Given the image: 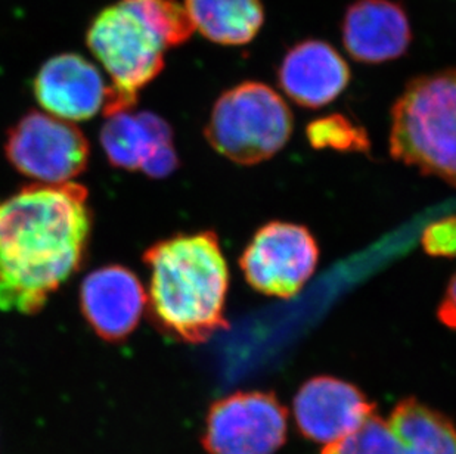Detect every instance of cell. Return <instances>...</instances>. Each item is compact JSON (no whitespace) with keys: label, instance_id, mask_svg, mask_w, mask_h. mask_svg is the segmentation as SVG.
Instances as JSON below:
<instances>
[{"label":"cell","instance_id":"obj_1","mask_svg":"<svg viewBox=\"0 0 456 454\" xmlns=\"http://www.w3.org/2000/svg\"><path fill=\"white\" fill-rule=\"evenodd\" d=\"M82 184H30L0 199V312L31 316L77 273L91 240Z\"/></svg>","mask_w":456,"mask_h":454},{"label":"cell","instance_id":"obj_2","mask_svg":"<svg viewBox=\"0 0 456 454\" xmlns=\"http://www.w3.org/2000/svg\"><path fill=\"white\" fill-rule=\"evenodd\" d=\"M143 263L150 271L147 307L164 334L201 344L228 329L229 269L215 231L159 240L143 254Z\"/></svg>","mask_w":456,"mask_h":454},{"label":"cell","instance_id":"obj_3","mask_svg":"<svg viewBox=\"0 0 456 454\" xmlns=\"http://www.w3.org/2000/svg\"><path fill=\"white\" fill-rule=\"evenodd\" d=\"M390 154L456 188V67L406 85L392 108Z\"/></svg>","mask_w":456,"mask_h":454},{"label":"cell","instance_id":"obj_4","mask_svg":"<svg viewBox=\"0 0 456 454\" xmlns=\"http://www.w3.org/2000/svg\"><path fill=\"white\" fill-rule=\"evenodd\" d=\"M86 42L110 77L103 116L134 109L141 91L163 71L170 49L163 36L126 0L94 18Z\"/></svg>","mask_w":456,"mask_h":454},{"label":"cell","instance_id":"obj_5","mask_svg":"<svg viewBox=\"0 0 456 454\" xmlns=\"http://www.w3.org/2000/svg\"><path fill=\"white\" fill-rule=\"evenodd\" d=\"M294 117L280 93L244 82L220 94L207 123V141L224 158L254 166L275 157L293 134Z\"/></svg>","mask_w":456,"mask_h":454},{"label":"cell","instance_id":"obj_6","mask_svg":"<svg viewBox=\"0 0 456 454\" xmlns=\"http://www.w3.org/2000/svg\"><path fill=\"white\" fill-rule=\"evenodd\" d=\"M4 154L22 176L42 184L69 183L86 170L89 142L69 121L30 111L9 129Z\"/></svg>","mask_w":456,"mask_h":454},{"label":"cell","instance_id":"obj_7","mask_svg":"<svg viewBox=\"0 0 456 454\" xmlns=\"http://www.w3.org/2000/svg\"><path fill=\"white\" fill-rule=\"evenodd\" d=\"M318 260V244L307 227L271 222L254 233L240 267L254 291L289 300L302 291Z\"/></svg>","mask_w":456,"mask_h":454},{"label":"cell","instance_id":"obj_8","mask_svg":"<svg viewBox=\"0 0 456 454\" xmlns=\"http://www.w3.org/2000/svg\"><path fill=\"white\" fill-rule=\"evenodd\" d=\"M287 429L289 413L273 393L241 391L213 403L203 444L208 454H275Z\"/></svg>","mask_w":456,"mask_h":454},{"label":"cell","instance_id":"obj_9","mask_svg":"<svg viewBox=\"0 0 456 454\" xmlns=\"http://www.w3.org/2000/svg\"><path fill=\"white\" fill-rule=\"evenodd\" d=\"M101 145L112 167L163 179L179 167L173 130L154 112L123 109L105 116Z\"/></svg>","mask_w":456,"mask_h":454},{"label":"cell","instance_id":"obj_10","mask_svg":"<svg viewBox=\"0 0 456 454\" xmlns=\"http://www.w3.org/2000/svg\"><path fill=\"white\" fill-rule=\"evenodd\" d=\"M374 413V403L356 385L338 377H312L294 397L298 431L325 447L349 437Z\"/></svg>","mask_w":456,"mask_h":454},{"label":"cell","instance_id":"obj_11","mask_svg":"<svg viewBox=\"0 0 456 454\" xmlns=\"http://www.w3.org/2000/svg\"><path fill=\"white\" fill-rule=\"evenodd\" d=\"M147 291L125 266L100 267L83 279L80 310L100 338L118 343L134 334L147 309Z\"/></svg>","mask_w":456,"mask_h":454},{"label":"cell","instance_id":"obj_12","mask_svg":"<svg viewBox=\"0 0 456 454\" xmlns=\"http://www.w3.org/2000/svg\"><path fill=\"white\" fill-rule=\"evenodd\" d=\"M33 92L45 111L71 123L91 120L103 111L110 98V85L94 62L69 52L42 65Z\"/></svg>","mask_w":456,"mask_h":454},{"label":"cell","instance_id":"obj_13","mask_svg":"<svg viewBox=\"0 0 456 454\" xmlns=\"http://www.w3.org/2000/svg\"><path fill=\"white\" fill-rule=\"evenodd\" d=\"M346 51L362 64H384L405 55L412 27L405 8L393 0H354L341 22Z\"/></svg>","mask_w":456,"mask_h":454},{"label":"cell","instance_id":"obj_14","mask_svg":"<svg viewBox=\"0 0 456 454\" xmlns=\"http://www.w3.org/2000/svg\"><path fill=\"white\" fill-rule=\"evenodd\" d=\"M349 65L336 47L323 40L294 45L281 62L278 82L300 107L318 109L334 102L349 86Z\"/></svg>","mask_w":456,"mask_h":454},{"label":"cell","instance_id":"obj_15","mask_svg":"<svg viewBox=\"0 0 456 454\" xmlns=\"http://www.w3.org/2000/svg\"><path fill=\"white\" fill-rule=\"evenodd\" d=\"M194 30L224 46H242L257 37L265 22L262 0H185Z\"/></svg>","mask_w":456,"mask_h":454},{"label":"cell","instance_id":"obj_16","mask_svg":"<svg viewBox=\"0 0 456 454\" xmlns=\"http://www.w3.org/2000/svg\"><path fill=\"white\" fill-rule=\"evenodd\" d=\"M388 424L408 454H456V426L444 413L415 399L402 400Z\"/></svg>","mask_w":456,"mask_h":454},{"label":"cell","instance_id":"obj_17","mask_svg":"<svg viewBox=\"0 0 456 454\" xmlns=\"http://www.w3.org/2000/svg\"><path fill=\"white\" fill-rule=\"evenodd\" d=\"M322 454H408L388 420L372 415L349 437L323 447Z\"/></svg>","mask_w":456,"mask_h":454},{"label":"cell","instance_id":"obj_18","mask_svg":"<svg viewBox=\"0 0 456 454\" xmlns=\"http://www.w3.org/2000/svg\"><path fill=\"white\" fill-rule=\"evenodd\" d=\"M305 136L316 150L330 148L343 152H368L370 146L365 129L343 114L316 118L307 126Z\"/></svg>","mask_w":456,"mask_h":454},{"label":"cell","instance_id":"obj_19","mask_svg":"<svg viewBox=\"0 0 456 454\" xmlns=\"http://www.w3.org/2000/svg\"><path fill=\"white\" fill-rule=\"evenodd\" d=\"M421 244L424 251L433 257H456V215L437 220L427 227ZM437 318L449 329L456 330V273L449 280L437 309Z\"/></svg>","mask_w":456,"mask_h":454}]
</instances>
